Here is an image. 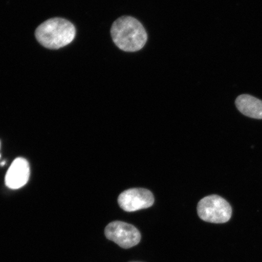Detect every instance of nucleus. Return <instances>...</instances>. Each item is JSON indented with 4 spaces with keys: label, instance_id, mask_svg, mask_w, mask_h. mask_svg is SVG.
Masks as SVG:
<instances>
[{
    "label": "nucleus",
    "instance_id": "obj_1",
    "mask_svg": "<svg viewBox=\"0 0 262 262\" xmlns=\"http://www.w3.org/2000/svg\"><path fill=\"white\" fill-rule=\"evenodd\" d=\"M114 44L121 50L134 52L145 47L147 35L141 23L130 16H123L113 23L111 29Z\"/></svg>",
    "mask_w": 262,
    "mask_h": 262
},
{
    "label": "nucleus",
    "instance_id": "obj_2",
    "mask_svg": "<svg viewBox=\"0 0 262 262\" xmlns=\"http://www.w3.org/2000/svg\"><path fill=\"white\" fill-rule=\"evenodd\" d=\"M76 35L74 25L67 19L54 18L42 23L35 31V37L42 47L58 49L74 40Z\"/></svg>",
    "mask_w": 262,
    "mask_h": 262
},
{
    "label": "nucleus",
    "instance_id": "obj_3",
    "mask_svg": "<svg viewBox=\"0 0 262 262\" xmlns=\"http://www.w3.org/2000/svg\"><path fill=\"white\" fill-rule=\"evenodd\" d=\"M199 217L212 224H224L231 218V206L218 195H211L201 199L198 205Z\"/></svg>",
    "mask_w": 262,
    "mask_h": 262
},
{
    "label": "nucleus",
    "instance_id": "obj_4",
    "mask_svg": "<svg viewBox=\"0 0 262 262\" xmlns=\"http://www.w3.org/2000/svg\"><path fill=\"white\" fill-rule=\"evenodd\" d=\"M104 234L109 240L121 248L128 249L139 244L141 234L134 226L121 221H115L107 225Z\"/></svg>",
    "mask_w": 262,
    "mask_h": 262
},
{
    "label": "nucleus",
    "instance_id": "obj_5",
    "mask_svg": "<svg viewBox=\"0 0 262 262\" xmlns=\"http://www.w3.org/2000/svg\"><path fill=\"white\" fill-rule=\"evenodd\" d=\"M118 203L124 211L134 212L152 206L155 203V198L149 190L132 188L121 193Z\"/></svg>",
    "mask_w": 262,
    "mask_h": 262
},
{
    "label": "nucleus",
    "instance_id": "obj_6",
    "mask_svg": "<svg viewBox=\"0 0 262 262\" xmlns=\"http://www.w3.org/2000/svg\"><path fill=\"white\" fill-rule=\"evenodd\" d=\"M29 176L30 167L28 162L19 157L16 159L10 166L6 175V185L12 189L20 188L27 183Z\"/></svg>",
    "mask_w": 262,
    "mask_h": 262
},
{
    "label": "nucleus",
    "instance_id": "obj_7",
    "mask_svg": "<svg viewBox=\"0 0 262 262\" xmlns=\"http://www.w3.org/2000/svg\"><path fill=\"white\" fill-rule=\"evenodd\" d=\"M235 106L244 116L252 119H262V101L248 94L238 96L235 101Z\"/></svg>",
    "mask_w": 262,
    "mask_h": 262
}]
</instances>
